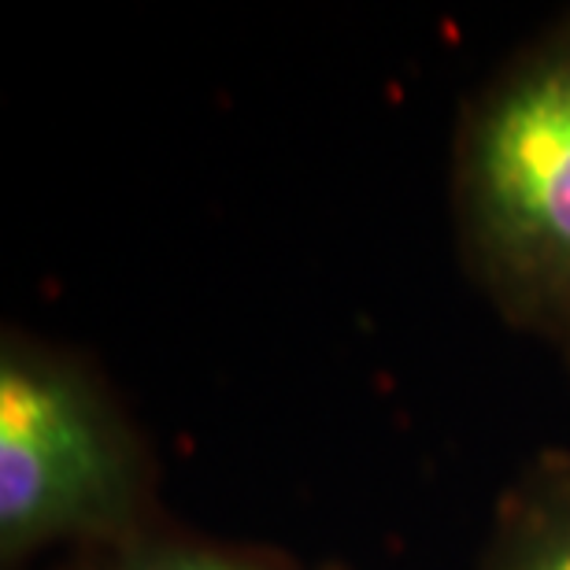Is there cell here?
<instances>
[{
    "label": "cell",
    "mask_w": 570,
    "mask_h": 570,
    "mask_svg": "<svg viewBox=\"0 0 570 570\" xmlns=\"http://www.w3.org/2000/svg\"><path fill=\"white\" fill-rule=\"evenodd\" d=\"M463 237L522 323H570V22L478 100L460 148Z\"/></svg>",
    "instance_id": "1"
},
{
    "label": "cell",
    "mask_w": 570,
    "mask_h": 570,
    "mask_svg": "<svg viewBox=\"0 0 570 570\" xmlns=\"http://www.w3.org/2000/svg\"><path fill=\"white\" fill-rule=\"evenodd\" d=\"M141 497L127 426L86 371L8 337L0 348V556L111 538Z\"/></svg>",
    "instance_id": "2"
},
{
    "label": "cell",
    "mask_w": 570,
    "mask_h": 570,
    "mask_svg": "<svg viewBox=\"0 0 570 570\" xmlns=\"http://www.w3.org/2000/svg\"><path fill=\"white\" fill-rule=\"evenodd\" d=\"M493 570H570V485L522 508Z\"/></svg>",
    "instance_id": "3"
},
{
    "label": "cell",
    "mask_w": 570,
    "mask_h": 570,
    "mask_svg": "<svg viewBox=\"0 0 570 570\" xmlns=\"http://www.w3.org/2000/svg\"><path fill=\"white\" fill-rule=\"evenodd\" d=\"M127 570H275L267 563H256L248 556L219 552V549H193V544H156L130 560Z\"/></svg>",
    "instance_id": "4"
}]
</instances>
